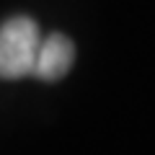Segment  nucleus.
I'll use <instances>...</instances> for the list:
<instances>
[{
	"label": "nucleus",
	"mask_w": 155,
	"mask_h": 155,
	"mask_svg": "<svg viewBox=\"0 0 155 155\" xmlns=\"http://www.w3.org/2000/svg\"><path fill=\"white\" fill-rule=\"evenodd\" d=\"M41 34L34 18L16 16L0 26V80H21L34 70Z\"/></svg>",
	"instance_id": "obj_1"
},
{
	"label": "nucleus",
	"mask_w": 155,
	"mask_h": 155,
	"mask_svg": "<svg viewBox=\"0 0 155 155\" xmlns=\"http://www.w3.org/2000/svg\"><path fill=\"white\" fill-rule=\"evenodd\" d=\"M72 62H75V44L65 34H49L39 41L31 75L44 83H57L70 72Z\"/></svg>",
	"instance_id": "obj_2"
}]
</instances>
